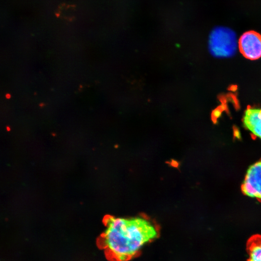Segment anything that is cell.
<instances>
[{"instance_id": "277c9868", "label": "cell", "mask_w": 261, "mask_h": 261, "mask_svg": "<svg viewBox=\"0 0 261 261\" xmlns=\"http://www.w3.org/2000/svg\"><path fill=\"white\" fill-rule=\"evenodd\" d=\"M242 190L244 195L261 202V160L248 170Z\"/></svg>"}, {"instance_id": "6da1fadb", "label": "cell", "mask_w": 261, "mask_h": 261, "mask_svg": "<svg viewBox=\"0 0 261 261\" xmlns=\"http://www.w3.org/2000/svg\"><path fill=\"white\" fill-rule=\"evenodd\" d=\"M104 224L106 229L100 238V245L113 261L130 260L159 234L156 226L142 218L108 217Z\"/></svg>"}, {"instance_id": "7a4b0ae2", "label": "cell", "mask_w": 261, "mask_h": 261, "mask_svg": "<svg viewBox=\"0 0 261 261\" xmlns=\"http://www.w3.org/2000/svg\"><path fill=\"white\" fill-rule=\"evenodd\" d=\"M235 32L227 28L218 27L211 32L209 39V48L212 54L216 57H230L236 49Z\"/></svg>"}, {"instance_id": "8992f818", "label": "cell", "mask_w": 261, "mask_h": 261, "mask_svg": "<svg viewBox=\"0 0 261 261\" xmlns=\"http://www.w3.org/2000/svg\"><path fill=\"white\" fill-rule=\"evenodd\" d=\"M246 250L249 255L246 261H261V235L255 234L248 239Z\"/></svg>"}, {"instance_id": "5b68a950", "label": "cell", "mask_w": 261, "mask_h": 261, "mask_svg": "<svg viewBox=\"0 0 261 261\" xmlns=\"http://www.w3.org/2000/svg\"><path fill=\"white\" fill-rule=\"evenodd\" d=\"M245 127L261 139V108L248 107L243 117Z\"/></svg>"}, {"instance_id": "3957f363", "label": "cell", "mask_w": 261, "mask_h": 261, "mask_svg": "<svg viewBox=\"0 0 261 261\" xmlns=\"http://www.w3.org/2000/svg\"><path fill=\"white\" fill-rule=\"evenodd\" d=\"M239 49L247 59L256 60L261 57V35L249 31L244 33L239 41Z\"/></svg>"}]
</instances>
